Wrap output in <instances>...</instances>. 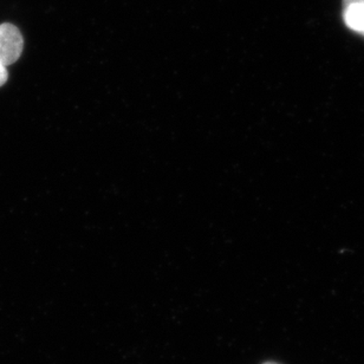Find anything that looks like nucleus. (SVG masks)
<instances>
[{"mask_svg":"<svg viewBox=\"0 0 364 364\" xmlns=\"http://www.w3.org/2000/svg\"><path fill=\"white\" fill-rule=\"evenodd\" d=\"M7 78H9V74H7L6 67L0 64V87H3L6 83Z\"/></svg>","mask_w":364,"mask_h":364,"instance_id":"3","label":"nucleus"},{"mask_svg":"<svg viewBox=\"0 0 364 364\" xmlns=\"http://www.w3.org/2000/svg\"><path fill=\"white\" fill-rule=\"evenodd\" d=\"M264 364H277V363H273V362H267V363H264Z\"/></svg>","mask_w":364,"mask_h":364,"instance_id":"5","label":"nucleus"},{"mask_svg":"<svg viewBox=\"0 0 364 364\" xmlns=\"http://www.w3.org/2000/svg\"><path fill=\"white\" fill-rule=\"evenodd\" d=\"M24 49V39L17 26L10 23L0 25V64L9 67L16 63Z\"/></svg>","mask_w":364,"mask_h":364,"instance_id":"1","label":"nucleus"},{"mask_svg":"<svg viewBox=\"0 0 364 364\" xmlns=\"http://www.w3.org/2000/svg\"><path fill=\"white\" fill-rule=\"evenodd\" d=\"M343 19L348 28L364 36V4L344 5Z\"/></svg>","mask_w":364,"mask_h":364,"instance_id":"2","label":"nucleus"},{"mask_svg":"<svg viewBox=\"0 0 364 364\" xmlns=\"http://www.w3.org/2000/svg\"><path fill=\"white\" fill-rule=\"evenodd\" d=\"M349 4H364V0H343V5Z\"/></svg>","mask_w":364,"mask_h":364,"instance_id":"4","label":"nucleus"}]
</instances>
